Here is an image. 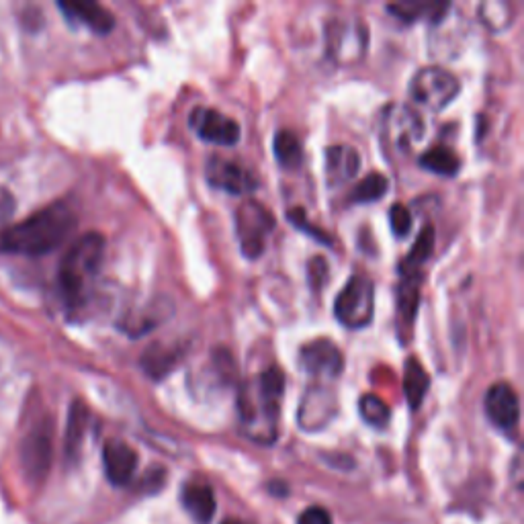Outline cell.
Listing matches in <instances>:
<instances>
[{
    "mask_svg": "<svg viewBox=\"0 0 524 524\" xmlns=\"http://www.w3.org/2000/svg\"><path fill=\"white\" fill-rule=\"evenodd\" d=\"M387 11L402 19L404 23H416L420 19H428L432 25H439L447 19L451 5L443 3V0H402V3L389 5Z\"/></svg>",
    "mask_w": 524,
    "mask_h": 524,
    "instance_id": "obj_19",
    "label": "cell"
},
{
    "mask_svg": "<svg viewBox=\"0 0 524 524\" xmlns=\"http://www.w3.org/2000/svg\"><path fill=\"white\" fill-rule=\"evenodd\" d=\"M301 369L312 377H338L344 369V357L340 348L330 340H314L301 346L299 351Z\"/></svg>",
    "mask_w": 524,
    "mask_h": 524,
    "instance_id": "obj_11",
    "label": "cell"
},
{
    "mask_svg": "<svg viewBox=\"0 0 524 524\" xmlns=\"http://www.w3.org/2000/svg\"><path fill=\"white\" fill-rule=\"evenodd\" d=\"M385 131L391 144L398 150H412V146L422 138L424 125L418 113L410 111L408 107L396 105L385 115Z\"/></svg>",
    "mask_w": 524,
    "mask_h": 524,
    "instance_id": "obj_14",
    "label": "cell"
},
{
    "mask_svg": "<svg viewBox=\"0 0 524 524\" xmlns=\"http://www.w3.org/2000/svg\"><path fill=\"white\" fill-rule=\"evenodd\" d=\"M89 408H86L82 402H74L70 408V418H68V428H66V453L74 457L84 441L86 428H89Z\"/></svg>",
    "mask_w": 524,
    "mask_h": 524,
    "instance_id": "obj_25",
    "label": "cell"
},
{
    "mask_svg": "<svg viewBox=\"0 0 524 524\" xmlns=\"http://www.w3.org/2000/svg\"><path fill=\"white\" fill-rule=\"evenodd\" d=\"M432 250H434V228L432 226H424L422 232L418 234L416 242H414V248L406 256L402 269L406 273H420V267L430 258Z\"/></svg>",
    "mask_w": 524,
    "mask_h": 524,
    "instance_id": "obj_28",
    "label": "cell"
},
{
    "mask_svg": "<svg viewBox=\"0 0 524 524\" xmlns=\"http://www.w3.org/2000/svg\"><path fill=\"white\" fill-rule=\"evenodd\" d=\"M273 228H275V217L258 201L248 199L238 207L236 230L244 256L258 258L262 252H265V242L267 236L273 232Z\"/></svg>",
    "mask_w": 524,
    "mask_h": 524,
    "instance_id": "obj_6",
    "label": "cell"
},
{
    "mask_svg": "<svg viewBox=\"0 0 524 524\" xmlns=\"http://www.w3.org/2000/svg\"><path fill=\"white\" fill-rule=\"evenodd\" d=\"M359 166V152L351 146H332L326 150V179L332 187L355 179Z\"/></svg>",
    "mask_w": 524,
    "mask_h": 524,
    "instance_id": "obj_20",
    "label": "cell"
},
{
    "mask_svg": "<svg viewBox=\"0 0 524 524\" xmlns=\"http://www.w3.org/2000/svg\"><path fill=\"white\" fill-rule=\"evenodd\" d=\"M103 465L113 486H127L138 469V453L123 441H109L103 447Z\"/></svg>",
    "mask_w": 524,
    "mask_h": 524,
    "instance_id": "obj_16",
    "label": "cell"
},
{
    "mask_svg": "<svg viewBox=\"0 0 524 524\" xmlns=\"http://www.w3.org/2000/svg\"><path fill=\"white\" fill-rule=\"evenodd\" d=\"M398 310H400V324L412 326L418 308V293H420V273H404L400 291H398Z\"/></svg>",
    "mask_w": 524,
    "mask_h": 524,
    "instance_id": "obj_24",
    "label": "cell"
},
{
    "mask_svg": "<svg viewBox=\"0 0 524 524\" xmlns=\"http://www.w3.org/2000/svg\"><path fill=\"white\" fill-rule=\"evenodd\" d=\"M297 524H332V516L322 506H310L299 514Z\"/></svg>",
    "mask_w": 524,
    "mask_h": 524,
    "instance_id": "obj_33",
    "label": "cell"
},
{
    "mask_svg": "<svg viewBox=\"0 0 524 524\" xmlns=\"http://www.w3.org/2000/svg\"><path fill=\"white\" fill-rule=\"evenodd\" d=\"M76 228V213L66 203H54L0 232V252L41 256L62 246Z\"/></svg>",
    "mask_w": 524,
    "mask_h": 524,
    "instance_id": "obj_2",
    "label": "cell"
},
{
    "mask_svg": "<svg viewBox=\"0 0 524 524\" xmlns=\"http://www.w3.org/2000/svg\"><path fill=\"white\" fill-rule=\"evenodd\" d=\"M60 11L70 23L82 25L97 35H107L115 27V17L97 3H60Z\"/></svg>",
    "mask_w": 524,
    "mask_h": 524,
    "instance_id": "obj_18",
    "label": "cell"
},
{
    "mask_svg": "<svg viewBox=\"0 0 524 524\" xmlns=\"http://www.w3.org/2000/svg\"><path fill=\"white\" fill-rule=\"evenodd\" d=\"M172 312H174V305L168 297H156L148 305H144L142 310L129 312L119 322V326L127 336L140 338V336L148 334L150 330H154L156 326L164 324L172 316Z\"/></svg>",
    "mask_w": 524,
    "mask_h": 524,
    "instance_id": "obj_15",
    "label": "cell"
},
{
    "mask_svg": "<svg viewBox=\"0 0 524 524\" xmlns=\"http://www.w3.org/2000/svg\"><path fill=\"white\" fill-rule=\"evenodd\" d=\"M222 524H252V522L244 520V518H226Z\"/></svg>",
    "mask_w": 524,
    "mask_h": 524,
    "instance_id": "obj_36",
    "label": "cell"
},
{
    "mask_svg": "<svg viewBox=\"0 0 524 524\" xmlns=\"http://www.w3.org/2000/svg\"><path fill=\"white\" fill-rule=\"evenodd\" d=\"M181 502L187 514L197 522V524H209L213 514H215V494L213 490L203 484V482H189L185 484L181 492Z\"/></svg>",
    "mask_w": 524,
    "mask_h": 524,
    "instance_id": "obj_21",
    "label": "cell"
},
{
    "mask_svg": "<svg viewBox=\"0 0 524 524\" xmlns=\"http://www.w3.org/2000/svg\"><path fill=\"white\" fill-rule=\"evenodd\" d=\"M207 181L215 189L240 197L258 189V181L248 168L224 158H211L207 162Z\"/></svg>",
    "mask_w": 524,
    "mask_h": 524,
    "instance_id": "obj_9",
    "label": "cell"
},
{
    "mask_svg": "<svg viewBox=\"0 0 524 524\" xmlns=\"http://www.w3.org/2000/svg\"><path fill=\"white\" fill-rule=\"evenodd\" d=\"M21 459L27 475L31 479H41L48 473L52 461V424L39 422L23 439Z\"/></svg>",
    "mask_w": 524,
    "mask_h": 524,
    "instance_id": "obj_10",
    "label": "cell"
},
{
    "mask_svg": "<svg viewBox=\"0 0 524 524\" xmlns=\"http://www.w3.org/2000/svg\"><path fill=\"white\" fill-rule=\"evenodd\" d=\"M15 209H17V201H15L13 193L5 187H0V228L9 224Z\"/></svg>",
    "mask_w": 524,
    "mask_h": 524,
    "instance_id": "obj_34",
    "label": "cell"
},
{
    "mask_svg": "<svg viewBox=\"0 0 524 524\" xmlns=\"http://www.w3.org/2000/svg\"><path fill=\"white\" fill-rule=\"evenodd\" d=\"M338 414L336 393L324 385H314L303 393L297 422L305 432H318L326 428Z\"/></svg>",
    "mask_w": 524,
    "mask_h": 524,
    "instance_id": "obj_8",
    "label": "cell"
},
{
    "mask_svg": "<svg viewBox=\"0 0 524 524\" xmlns=\"http://www.w3.org/2000/svg\"><path fill=\"white\" fill-rule=\"evenodd\" d=\"M287 220H289V222H291L295 228H299L301 232H305V234L314 236L316 240H320V242H324V244H332V238H330L328 234L320 232L318 228H314V226H310L308 222H305V211H303L301 207H297V209H289V213H287Z\"/></svg>",
    "mask_w": 524,
    "mask_h": 524,
    "instance_id": "obj_32",
    "label": "cell"
},
{
    "mask_svg": "<svg viewBox=\"0 0 524 524\" xmlns=\"http://www.w3.org/2000/svg\"><path fill=\"white\" fill-rule=\"evenodd\" d=\"M375 314V285L369 277L355 275L344 285L334 301L336 320L351 330H361L371 324Z\"/></svg>",
    "mask_w": 524,
    "mask_h": 524,
    "instance_id": "obj_5",
    "label": "cell"
},
{
    "mask_svg": "<svg viewBox=\"0 0 524 524\" xmlns=\"http://www.w3.org/2000/svg\"><path fill=\"white\" fill-rule=\"evenodd\" d=\"M479 19L490 31H504L514 21V7L510 3H500V0H488L479 5Z\"/></svg>",
    "mask_w": 524,
    "mask_h": 524,
    "instance_id": "obj_27",
    "label": "cell"
},
{
    "mask_svg": "<svg viewBox=\"0 0 524 524\" xmlns=\"http://www.w3.org/2000/svg\"><path fill=\"white\" fill-rule=\"evenodd\" d=\"M420 166L434 174H441V177H455L461 164L451 148L434 146L420 156Z\"/></svg>",
    "mask_w": 524,
    "mask_h": 524,
    "instance_id": "obj_23",
    "label": "cell"
},
{
    "mask_svg": "<svg viewBox=\"0 0 524 524\" xmlns=\"http://www.w3.org/2000/svg\"><path fill=\"white\" fill-rule=\"evenodd\" d=\"M459 93H461L459 78L441 66H426L418 70L410 82L412 101L430 111L447 109L457 99Z\"/></svg>",
    "mask_w": 524,
    "mask_h": 524,
    "instance_id": "obj_4",
    "label": "cell"
},
{
    "mask_svg": "<svg viewBox=\"0 0 524 524\" xmlns=\"http://www.w3.org/2000/svg\"><path fill=\"white\" fill-rule=\"evenodd\" d=\"M283 396L285 373L275 365L240 385L238 414L244 436L258 445H273L277 441Z\"/></svg>",
    "mask_w": 524,
    "mask_h": 524,
    "instance_id": "obj_1",
    "label": "cell"
},
{
    "mask_svg": "<svg viewBox=\"0 0 524 524\" xmlns=\"http://www.w3.org/2000/svg\"><path fill=\"white\" fill-rule=\"evenodd\" d=\"M359 412L361 418L373 428H385L391 420L389 406L379 396H375V393H365L359 402Z\"/></svg>",
    "mask_w": 524,
    "mask_h": 524,
    "instance_id": "obj_29",
    "label": "cell"
},
{
    "mask_svg": "<svg viewBox=\"0 0 524 524\" xmlns=\"http://www.w3.org/2000/svg\"><path fill=\"white\" fill-rule=\"evenodd\" d=\"M367 31L361 23H334L328 31V50L338 62H357L365 52Z\"/></svg>",
    "mask_w": 524,
    "mask_h": 524,
    "instance_id": "obj_13",
    "label": "cell"
},
{
    "mask_svg": "<svg viewBox=\"0 0 524 524\" xmlns=\"http://www.w3.org/2000/svg\"><path fill=\"white\" fill-rule=\"evenodd\" d=\"M189 123L195 134L207 144L230 148V146H236L242 138V129L238 121H234L232 117H226L224 113L215 111V109H205V107L193 109Z\"/></svg>",
    "mask_w": 524,
    "mask_h": 524,
    "instance_id": "obj_7",
    "label": "cell"
},
{
    "mask_svg": "<svg viewBox=\"0 0 524 524\" xmlns=\"http://www.w3.org/2000/svg\"><path fill=\"white\" fill-rule=\"evenodd\" d=\"M183 357H185V346H181V344L170 346V344L154 342L142 353L140 367L150 379L160 381V379L168 377L174 369H177V365L181 363Z\"/></svg>",
    "mask_w": 524,
    "mask_h": 524,
    "instance_id": "obj_17",
    "label": "cell"
},
{
    "mask_svg": "<svg viewBox=\"0 0 524 524\" xmlns=\"http://www.w3.org/2000/svg\"><path fill=\"white\" fill-rule=\"evenodd\" d=\"M486 414L494 426H498L504 432H510L518 426L520 420V402L516 391L512 385L500 381L494 383L488 393H486V402H484Z\"/></svg>",
    "mask_w": 524,
    "mask_h": 524,
    "instance_id": "obj_12",
    "label": "cell"
},
{
    "mask_svg": "<svg viewBox=\"0 0 524 524\" xmlns=\"http://www.w3.org/2000/svg\"><path fill=\"white\" fill-rule=\"evenodd\" d=\"M389 191V183L379 172L369 174L361 183H357V187L351 193V201L353 203H373L379 201L385 193Z\"/></svg>",
    "mask_w": 524,
    "mask_h": 524,
    "instance_id": "obj_30",
    "label": "cell"
},
{
    "mask_svg": "<svg viewBox=\"0 0 524 524\" xmlns=\"http://www.w3.org/2000/svg\"><path fill=\"white\" fill-rule=\"evenodd\" d=\"M389 224H391V232L396 234L398 238H406L410 234L412 228V213L406 205L396 203L389 209Z\"/></svg>",
    "mask_w": 524,
    "mask_h": 524,
    "instance_id": "obj_31",
    "label": "cell"
},
{
    "mask_svg": "<svg viewBox=\"0 0 524 524\" xmlns=\"http://www.w3.org/2000/svg\"><path fill=\"white\" fill-rule=\"evenodd\" d=\"M105 258V238L97 232L80 236L66 252L60 265V289L72 310L82 308L91 287L101 273Z\"/></svg>",
    "mask_w": 524,
    "mask_h": 524,
    "instance_id": "obj_3",
    "label": "cell"
},
{
    "mask_svg": "<svg viewBox=\"0 0 524 524\" xmlns=\"http://www.w3.org/2000/svg\"><path fill=\"white\" fill-rule=\"evenodd\" d=\"M430 387V377L426 369L420 365L418 359H408L404 367V393L408 406L412 410H418L426 398V391Z\"/></svg>",
    "mask_w": 524,
    "mask_h": 524,
    "instance_id": "obj_22",
    "label": "cell"
},
{
    "mask_svg": "<svg viewBox=\"0 0 524 524\" xmlns=\"http://www.w3.org/2000/svg\"><path fill=\"white\" fill-rule=\"evenodd\" d=\"M273 148H275V158L277 162L287 168V170H293L301 164L303 160V150H301V144L297 140V136L293 134V131L289 129H283L279 131V134L275 136V142H273Z\"/></svg>",
    "mask_w": 524,
    "mask_h": 524,
    "instance_id": "obj_26",
    "label": "cell"
},
{
    "mask_svg": "<svg viewBox=\"0 0 524 524\" xmlns=\"http://www.w3.org/2000/svg\"><path fill=\"white\" fill-rule=\"evenodd\" d=\"M308 277H310V285L314 289H320L324 279L328 277V265L322 256H316L310 260V267H308Z\"/></svg>",
    "mask_w": 524,
    "mask_h": 524,
    "instance_id": "obj_35",
    "label": "cell"
}]
</instances>
